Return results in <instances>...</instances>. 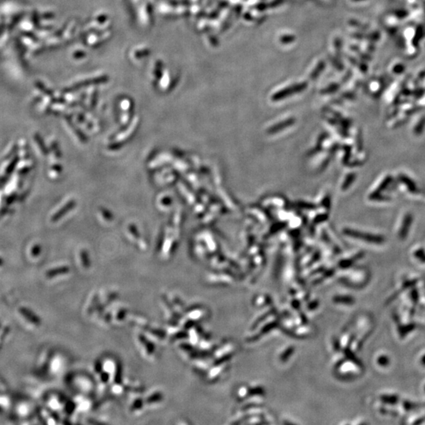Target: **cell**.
Returning <instances> with one entry per match:
<instances>
[{
	"label": "cell",
	"instance_id": "cell-3",
	"mask_svg": "<svg viewBox=\"0 0 425 425\" xmlns=\"http://www.w3.org/2000/svg\"><path fill=\"white\" fill-rule=\"evenodd\" d=\"M20 313L24 315L25 317L27 318L28 320L30 321L32 323L36 324V325H39L40 323L39 318L26 308H20Z\"/></svg>",
	"mask_w": 425,
	"mask_h": 425
},
{
	"label": "cell",
	"instance_id": "cell-4",
	"mask_svg": "<svg viewBox=\"0 0 425 425\" xmlns=\"http://www.w3.org/2000/svg\"><path fill=\"white\" fill-rule=\"evenodd\" d=\"M0 262H1V261H0Z\"/></svg>",
	"mask_w": 425,
	"mask_h": 425
},
{
	"label": "cell",
	"instance_id": "cell-1",
	"mask_svg": "<svg viewBox=\"0 0 425 425\" xmlns=\"http://www.w3.org/2000/svg\"><path fill=\"white\" fill-rule=\"evenodd\" d=\"M344 232L350 237H354V238L359 239V240H366V241L373 243H382L385 240L382 236L380 237V236L372 235V234L360 232L358 231H353L352 229H346Z\"/></svg>",
	"mask_w": 425,
	"mask_h": 425
},
{
	"label": "cell",
	"instance_id": "cell-2",
	"mask_svg": "<svg viewBox=\"0 0 425 425\" xmlns=\"http://www.w3.org/2000/svg\"><path fill=\"white\" fill-rule=\"evenodd\" d=\"M412 222V216L410 214H407L404 217V219L402 221V225L401 228H399V237L401 238H405L406 236L408 233L409 229H410V225Z\"/></svg>",
	"mask_w": 425,
	"mask_h": 425
}]
</instances>
